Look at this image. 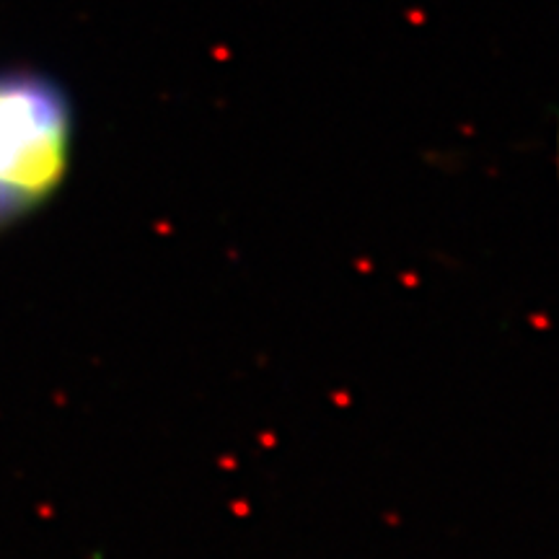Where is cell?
<instances>
[{"label":"cell","instance_id":"cell-1","mask_svg":"<svg viewBox=\"0 0 559 559\" xmlns=\"http://www.w3.org/2000/svg\"><path fill=\"white\" fill-rule=\"evenodd\" d=\"M73 158V117L60 88L0 75V228L45 205Z\"/></svg>","mask_w":559,"mask_h":559}]
</instances>
